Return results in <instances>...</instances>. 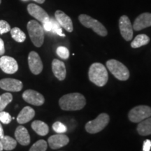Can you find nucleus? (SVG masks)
Wrapping results in <instances>:
<instances>
[{
  "label": "nucleus",
  "mask_w": 151,
  "mask_h": 151,
  "mask_svg": "<svg viewBox=\"0 0 151 151\" xmlns=\"http://www.w3.org/2000/svg\"><path fill=\"white\" fill-rule=\"evenodd\" d=\"M79 21L87 28H91L97 35L101 37H106L108 34L106 29L102 24L96 19L92 18L88 15L81 14L78 16Z\"/></svg>",
  "instance_id": "39448f33"
},
{
  "label": "nucleus",
  "mask_w": 151,
  "mask_h": 151,
  "mask_svg": "<svg viewBox=\"0 0 151 151\" xmlns=\"http://www.w3.org/2000/svg\"><path fill=\"white\" fill-rule=\"evenodd\" d=\"M52 71L55 76L59 81H63L66 78L67 70L65 63L58 59H54L52 62Z\"/></svg>",
  "instance_id": "f3484780"
},
{
  "label": "nucleus",
  "mask_w": 151,
  "mask_h": 151,
  "mask_svg": "<svg viewBox=\"0 0 151 151\" xmlns=\"http://www.w3.org/2000/svg\"><path fill=\"white\" fill-rule=\"evenodd\" d=\"M0 69L7 74H14L18 70V62L14 58L2 56L0 58Z\"/></svg>",
  "instance_id": "1a4fd4ad"
},
{
  "label": "nucleus",
  "mask_w": 151,
  "mask_h": 151,
  "mask_svg": "<svg viewBox=\"0 0 151 151\" xmlns=\"http://www.w3.org/2000/svg\"><path fill=\"white\" fill-rule=\"evenodd\" d=\"M150 41V38L146 35H139L132 41L131 46L133 48H137L147 45Z\"/></svg>",
  "instance_id": "4be33fe9"
},
{
  "label": "nucleus",
  "mask_w": 151,
  "mask_h": 151,
  "mask_svg": "<svg viewBox=\"0 0 151 151\" xmlns=\"http://www.w3.org/2000/svg\"><path fill=\"white\" fill-rule=\"evenodd\" d=\"M28 65L31 72L35 75L39 74L43 70V63L39 55L35 51H31L28 55Z\"/></svg>",
  "instance_id": "9d476101"
},
{
  "label": "nucleus",
  "mask_w": 151,
  "mask_h": 151,
  "mask_svg": "<svg viewBox=\"0 0 151 151\" xmlns=\"http://www.w3.org/2000/svg\"><path fill=\"white\" fill-rule=\"evenodd\" d=\"M137 132L141 136L151 134V117L139 122L137 126Z\"/></svg>",
  "instance_id": "aec40b11"
},
{
  "label": "nucleus",
  "mask_w": 151,
  "mask_h": 151,
  "mask_svg": "<svg viewBox=\"0 0 151 151\" xmlns=\"http://www.w3.org/2000/svg\"><path fill=\"white\" fill-rule=\"evenodd\" d=\"M35 116V111L30 106H25L22 109L17 117V122L19 124H24L29 122Z\"/></svg>",
  "instance_id": "6ab92c4d"
},
{
  "label": "nucleus",
  "mask_w": 151,
  "mask_h": 151,
  "mask_svg": "<svg viewBox=\"0 0 151 151\" xmlns=\"http://www.w3.org/2000/svg\"><path fill=\"white\" fill-rule=\"evenodd\" d=\"M106 67L110 72L120 81H127L129 78V71L126 66L116 60L106 62Z\"/></svg>",
  "instance_id": "20e7f679"
},
{
  "label": "nucleus",
  "mask_w": 151,
  "mask_h": 151,
  "mask_svg": "<svg viewBox=\"0 0 151 151\" xmlns=\"http://www.w3.org/2000/svg\"><path fill=\"white\" fill-rule=\"evenodd\" d=\"M132 27H133V29L136 31H140L146 27H151L150 13H143V14L139 15L136 18Z\"/></svg>",
  "instance_id": "dca6fc26"
},
{
  "label": "nucleus",
  "mask_w": 151,
  "mask_h": 151,
  "mask_svg": "<svg viewBox=\"0 0 151 151\" xmlns=\"http://www.w3.org/2000/svg\"><path fill=\"white\" fill-rule=\"evenodd\" d=\"M22 83L14 78H3L0 80V88L9 92H20L22 89Z\"/></svg>",
  "instance_id": "ddd939ff"
},
{
  "label": "nucleus",
  "mask_w": 151,
  "mask_h": 151,
  "mask_svg": "<svg viewBox=\"0 0 151 151\" xmlns=\"http://www.w3.org/2000/svg\"><path fill=\"white\" fill-rule=\"evenodd\" d=\"M13 100V95L10 92H6L1 95L0 97V111H4L6 106L10 104Z\"/></svg>",
  "instance_id": "393cba45"
},
{
  "label": "nucleus",
  "mask_w": 151,
  "mask_h": 151,
  "mask_svg": "<svg viewBox=\"0 0 151 151\" xmlns=\"http://www.w3.org/2000/svg\"><path fill=\"white\" fill-rule=\"evenodd\" d=\"M57 55L63 60H67L69 57V51L65 46H59L56 50Z\"/></svg>",
  "instance_id": "cd10ccee"
},
{
  "label": "nucleus",
  "mask_w": 151,
  "mask_h": 151,
  "mask_svg": "<svg viewBox=\"0 0 151 151\" xmlns=\"http://www.w3.org/2000/svg\"><path fill=\"white\" fill-rule=\"evenodd\" d=\"M44 1H45V0H37V1H36V2H37L39 4H43V3H44Z\"/></svg>",
  "instance_id": "c9c22d12"
},
{
  "label": "nucleus",
  "mask_w": 151,
  "mask_h": 151,
  "mask_svg": "<svg viewBox=\"0 0 151 151\" xmlns=\"http://www.w3.org/2000/svg\"><path fill=\"white\" fill-rule=\"evenodd\" d=\"M86 104V98L83 94L78 92L65 94L59 100L60 108L64 111L81 110Z\"/></svg>",
  "instance_id": "f257e3e1"
},
{
  "label": "nucleus",
  "mask_w": 151,
  "mask_h": 151,
  "mask_svg": "<svg viewBox=\"0 0 151 151\" xmlns=\"http://www.w3.org/2000/svg\"><path fill=\"white\" fill-rule=\"evenodd\" d=\"M34 1H37V0H34Z\"/></svg>",
  "instance_id": "58836bf2"
},
{
  "label": "nucleus",
  "mask_w": 151,
  "mask_h": 151,
  "mask_svg": "<svg viewBox=\"0 0 151 151\" xmlns=\"http://www.w3.org/2000/svg\"><path fill=\"white\" fill-rule=\"evenodd\" d=\"M50 21L52 23V30L53 33L57 34L58 35L61 36V37H65V35H64V33L62 32V30L61 28V26L60 25V24L57 22V20H55L54 19L50 18Z\"/></svg>",
  "instance_id": "bb28decb"
},
{
  "label": "nucleus",
  "mask_w": 151,
  "mask_h": 151,
  "mask_svg": "<svg viewBox=\"0 0 151 151\" xmlns=\"http://www.w3.org/2000/svg\"><path fill=\"white\" fill-rule=\"evenodd\" d=\"M151 149V141L149 139H147L143 142V151H150Z\"/></svg>",
  "instance_id": "473e14b6"
},
{
  "label": "nucleus",
  "mask_w": 151,
  "mask_h": 151,
  "mask_svg": "<svg viewBox=\"0 0 151 151\" xmlns=\"http://www.w3.org/2000/svg\"><path fill=\"white\" fill-rule=\"evenodd\" d=\"M11 26L6 20H0V35L9 32L11 30Z\"/></svg>",
  "instance_id": "7c9ffc66"
},
{
  "label": "nucleus",
  "mask_w": 151,
  "mask_h": 151,
  "mask_svg": "<svg viewBox=\"0 0 151 151\" xmlns=\"http://www.w3.org/2000/svg\"><path fill=\"white\" fill-rule=\"evenodd\" d=\"M4 129H3V127H2V125H1V123H0V139H2L4 137Z\"/></svg>",
  "instance_id": "f704fd0d"
},
{
  "label": "nucleus",
  "mask_w": 151,
  "mask_h": 151,
  "mask_svg": "<svg viewBox=\"0 0 151 151\" xmlns=\"http://www.w3.org/2000/svg\"><path fill=\"white\" fill-rule=\"evenodd\" d=\"M16 141L22 146H27L30 143V136L27 129L22 125L18 126L15 132Z\"/></svg>",
  "instance_id": "a211bd4d"
},
{
  "label": "nucleus",
  "mask_w": 151,
  "mask_h": 151,
  "mask_svg": "<svg viewBox=\"0 0 151 151\" xmlns=\"http://www.w3.org/2000/svg\"><path fill=\"white\" fill-rule=\"evenodd\" d=\"M69 142V139L67 135L63 134H58L52 135L48 139L49 146L52 149H58L65 146Z\"/></svg>",
  "instance_id": "4468645a"
},
{
  "label": "nucleus",
  "mask_w": 151,
  "mask_h": 151,
  "mask_svg": "<svg viewBox=\"0 0 151 151\" xmlns=\"http://www.w3.org/2000/svg\"><path fill=\"white\" fill-rule=\"evenodd\" d=\"M119 28L124 40L127 41L132 40L133 38V27L127 16H122L119 19Z\"/></svg>",
  "instance_id": "6e6552de"
},
{
  "label": "nucleus",
  "mask_w": 151,
  "mask_h": 151,
  "mask_svg": "<svg viewBox=\"0 0 151 151\" xmlns=\"http://www.w3.org/2000/svg\"><path fill=\"white\" fill-rule=\"evenodd\" d=\"M0 141L2 144L3 149L5 150H12L17 146V141L9 136H4Z\"/></svg>",
  "instance_id": "5701e85b"
},
{
  "label": "nucleus",
  "mask_w": 151,
  "mask_h": 151,
  "mask_svg": "<svg viewBox=\"0 0 151 151\" xmlns=\"http://www.w3.org/2000/svg\"><path fill=\"white\" fill-rule=\"evenodd\" d=\"M110 118L107 113H102L99 114L93 120L88 122L86 124V130L90 134H96L101 132L109 124Z\"/></svg>",
  "instance_id": "423d86ee"
},
{
  "label": "nucleus",
  "mask_w": 151,
  "mask_h": 151,
  "mask_svg": "<svg viewBox=\"0 0 151 151\" xmlns=\"http://www.w3.org/2000/svg\"><path fill=\"white\" fill-rule=\"evenodd\" d=\"M3 150H4V149H3L2 144H1V141H0V151H2Z\"/></svg>",
  "instance_id": "e433bc0d"
},
{
  "label": "nucleus",
  "mask_w": 151,
  "mask_h": 151,
  "mask_svg": "<svg viewBox=\"0 0 151 151\" xmlns=\"http://www.w3.org/2000/svg\"><path fill=\"white\" fill-rule=\"evenodd\" d=\"M48 144L45 140H39L35 143H34L32 146L29 149V151H46L47 150Z\"/></svg>",
  "instance_id": "a878e982"
},
{
  "label": "nucleus",
  "mask_w": 151,
  "mask_h": 151,
  "mask_svg": "<svg viewBox=\"0 0 151 151\" xmlns=\"http://www.w3.org/2000/svg\"><path fill=\"white\" fill-rule=\"evenodd\" d=\"M32 128L37 134L40 136H46L49 132L48 124L41 120H35L32 123Z\"/></svg>",
  "instance_id": "412c9836"
},
{
  "label": "nucleus",
  "mask_w": 151,
  "mask_h": 151,
  "mask_svg": "<svg viewBox=\"0 0 151 151\" xmlns=\"http://www.w3.org/2000/svg\"><path fill=\"white\" fill-rule=\"evenodd\" d=\"M12 118L8 112L6 111H0V122L5 124H8L11 122Z\"/></svg>",
  "instance_id": "c756f323"
},
{
  "label": "nucleus",
  "mask_w": 151,
  "mask_h": 151,
  "mask_svg": "<svg viewBox=\"0 0 151 151\" xmlns=\"http://www.w3.org/2000/svg\"><path fill=\"white\" fill-rule=\"evenodd\" d=\"M52 129L58 134H64L67 131V127L61 122H55L52 124Z\"/></svg>",
  "instance_id": "c85d7f7f"
},
{
  "label": "nucleus",
  "mask_w": 151,
  "mask_h": 151,
  "mask_svg": "<svg viewBox=\"0 0 151 151\" xmlns=\"http://www.w3.org/2000/svg\"><path fill=\"white\" fill-rule=\"evenodd\" d=\"M55 17L57 22L60 24V25L67 30L69 32H71L73 31V22L70 17L68 16L63 11L58 10L55 13Z\"/></svg>",
  "instance_id": "2eb2a0df"
},
{
  "label": "nucleus",
  "mask_w": 151,
  "mask_h": 151,
  "mask_svg": "<svg viewBox=\"0 0 151 151\" xmlns=\"http://www.w3.org/2000/svg\"><path fill=\"white\" fill-rule=\"evenodd\" d=\"M0 97H1V96H0Z\"/></svg>",
  "instance_id": "ea45409f"
},
{
  "label": "nucleus",
  "mask_w": 151,
  "mask_h": 151,
  "mask_svg": "<svg viewBox=\"0 0 151 151\" xmlns=\"http://www.w3.org/2000/svg\"><path fill=\"white\" fill-rule=\"evenodd\" d=\"M22 98L26 102L35 106H41L45 102L44 97L33 90H27L22 94Z\"/></svg>",
  "instance_id": "f8f14e48"
},
{
  "label": "nucleus",
  "mask_w": 151,
  "mask_h": 151,
  "mask_svg": "<svg viewBox=\"0 0 151 151\" xmlns=\"http://www.w3.org/2000/svg\"><path fill=\"white\" fill-rule=\"evenodd\" d=\"M1 0H0V4H1Z\"/></svg>",
  "instance_id": "4c0bfd02"
},
{
  "label": "nucleus",
  "mask_w": 151,
  "mask_h": 151,
  "mask_svg": "<svg viewBox=\"0 0 151 151\" xmlns=\"http://www.w3.org/2000/svg\"><path fill=\"white\" fill-rule=\"evenodd\" d=\"M27 11L30 16L41 22V23H44L45 22L48 21L50 19L48 14H47L46 11L44 9L41 8V6H38L35 4H29L27 6Z\"/></svg>",
  "instance_id": "9b49d317"
},
{
  "label": "nucleus",
  "mask_w": 151,
  "mask_h": 151,
  "mask_svg": "<svg viewBox=\"0 0 151 151\" xmlns=\"http://www.w3.org/2000/svg\"><path fill=\"white\" fill-rule=\"evenodd\" d=\"M5 52V47L4 42L2 39L0 38V55H3Z\"/></svg>",
  "instance_id": "72a5a7b5"
},
{
  "label": "nucleus",
  "mask_w": 151,
  "mask_h": 151,
  "mask_svg": "<svg viewBox=\"0 0 151 151\" xmlns=\"http://www.w3.org/2000/svg\"><path fill=\"white\" fill-rule=\"evenodd\" d=\"M11 37L14 39L16 42L22 43L25 41L26 35L20 28L14 27L11 29Z\"/></svg>",
  "instance_id": "b1692460"
},
{
  "label": "nucleus",
  "mask_w": 151,
  "mask_h": 151,
  "mask_svg": "<svg viewBox=\"0 0 151 151\" xmlns=\"http://www.w3.org/2000/svg\"><path fill=\"white\" fill-rule=\"evenodd\" d=\"M88 76L92 83L99 87L104 86L108 82L109 75L106 69L99 62H95L90 66Z\"/></svg>",
  "instance_id": "f03ea898"
},
{
  "label": "nucleus",
  "mask_w": 151,
  "mask_h": 151,
  "mask_svg": "<svg viewBox=\"0 0 151 151\" xmlns=\"http://www.w3.org/2000/svg\"><path fill=\"white\" fill-rule=\"evenodd\" d=\"M43 29L46 30L47 32H51L52 23H51V21H50V18L49 19L48 21L45 22L44 23H43Z\"/></svg>",
  "instance_id": "2f4dec72"
},
{
  "label": "nucleus",
  "mask_w": 151,
  "mask_h": 151,
  "mask_svg": "<svg viewBox=\"0 0 151 151\" xmlns=\"http://www.w3.org/2000/svg\"><path fill=\"white\" fill-rule=\"evenodd\" d=\"M151 117V108L148 106H137L132 109L128 113V118L132 122H140Z\"/></svg>",
  "instance_id": "0eeeda50"
},
{
  "label": "nucleus",
  "mask_w": 151,
  "mask_h": 151,
  "mask_svg": "<svg viewBox=\"0 0 151 151\" xmlns=\"http://www.w3.org/2000/svg\"><path fill=\"white\" fill-rule=\"evenodd\" d=\"M27 28L32 42L36 47H41L44 41V29L36 20H32L27 22Z\"/></svg>",
  "instance_id": "7ed1b4c3"
}]
</instances>
